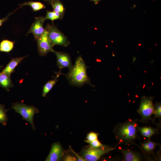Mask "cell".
<instances>
[{
	"instance_id": "6da1fadb",
	"label": "cell",
	"mask_w": 161,
	"mask_h": 161,
	"mask_svg": "<svg viewBox=\"0 0 161 161\" xmlns=\"http://www.w3.org/2000/svg\"><path fill=\"white\" fill-rule=\"evenodd\" d=\"M138 121L137 119L128 120L115 126L113 132L119 144L128 146L135 145L139 147L135 143L136 140L140 139L137 132Z\"/></svg>"
},
{
	"instance_id": "7a4b0ae2",
	"label": "cell",
	"mask_w": 161,
	"mask_h": 161,
	"mask_svg": "<svg viewBox=\"0 0 161 161\" xmlns=\"http://www.w3.org/2000/svg\"><path fill=\"white\" fill-rule=\"evenodd\" d=\"M88 67L82 56L80 55L78 57L75 64L69 69V72L65 75L69 85L80 87L87 84L95 87L87 75L86 70Z\"/></svg>"
},
{
	"instance_id": "3957f363",
	"label": "cell",
	"mask_w": 161,
	"mask_h": 161,
	"mask_svg": "<svg viewBox=\"0 0 161 161\" xmlns=\"http://www.w3.org/2000/svg\"><path fill=\"white\" fill-rule=\"evenodd\" d=\"M11 109L16 112L19 114L22 119L29 122L31 125L33 130L36 129L33 122V117L35 114L39 112L38 109L33 106H28L23 102H16L12 104Z\"/></svg>"
},
{
	"instance_id": "277c9868",
	"label": "cell",
	"mask_w": 161,
	"mask_h": 161,
	"mask_svg": "<svg viewBox=\"0 0 161 161\" xmlns=\"http://www.w3.org/2000/svg\"><path fill=\"white\" fill-rule=\"evenodd\" d=\"M154 97L143 96L141 98L137 112L140 115V122L147 123L151 120H153L151 116L155 112V107L153 100Z\"/></svg>"
},
{
	"instance_id": "5b68a950",
	"label": "cell",
	"mask_w": 161,
	"mask_h": 161,
	"mask_svg": "<svg viewBox=\"0 0 161 161\" xmlns=\"http://www.w3.org/2000/svg\"><path fill=\"white\" fill-rule=\"evenodd\" d=\"M45 27L47 30L49 39L53 46L59 45L67 47L69 45L70 42L67 37L53 24L52 25L48 24Z\"/></svg>"
},
{
	"instance_id": "8992f818",
	"label": "cell",
	"mask_w": 161,
	"mask_h": 161,
	"mask_svg": "<svg viewBox=\"0 0 161 161\" xmlns=\"http://www.w3.org/2000/svg\"><path fill=\"white\" fill-rule=\"evenodd\" d=\"M117 145L113 147L106 146L103 147L93 148L90 147L85 148L83 151V157L86 161H96L103 155L115 149Z\"/></svg>"
},
{
	"instance_id": "52a82bcc",
	"label": "cell",
	"mask_w": 161,
	"mask_h": 161,
	"mask_svg": "<svg viewBox=\"0 0 161 161\" xmlns=\"http://www.w3.org/2000/svg\"><path fill=\"white\" fill-rule=\"evenodd\" d=\"M38 51L41 56L46 55L53 50L52 45L49 37L48 31L45 27L41 36L37 40Z\"/></svg>"
},
{
	"instance_id": "ba28073f",
	"label": "cell",
	"mask_w": 161,
	"mask_h": 161,
	"mask_svg": "<svg viewBox=\"0 0 161 161\" xmlns=\"http://www.w3.org/2000/svg\"><path fill=\"white\" fill-rule=\"evenodd\" d=\"M57 58V66L60 70L64 68L67 67L70 69L73 66L70 55L68 53L54 50L52 51Z\"/></svg>"
},
{
	"instance_id": "9c48e42d",
	"label": "cell",
	"mask_w": 161,
	"mask_h": 161,
	"mask_svg": "<svg viewBox=\"0 0 161 161\" xmlns=\"http://www.w3.org/2000/svg\"><path fill=\"white\" fill-rule=\"evenodd\" d=\"M35 19V21L32 23L27 35L31 33H32L35 39L37 40L44 31L43 23L45 20L44 17L42 16L36 17Z\"/></svg>"
},
{
	"instance_id": "30bf717a",
	"label": "cell",
	"mask_w": 161,
	"mask_h": 161,
	"mask_svg": "<svg viewBox=\"0 0 161 161\" xmlns=\"http://www.w3.org/2000/svg\"><path fill=\"white\" fill-rule=\"evenodd\" d=\"M63 154L62 148L60 143L58 142L55 143L52 145L50 151L45 161H59Z\"/></svg>"
},
{
	"instance_id": "8fae6325",
	"label": "cell",
	"mask_w": 161,
	"mask_h": 161,
	"mask_svg": "<svg viewBox=\"0 0 161 161\" xmlns=\"http://www.w3.org/2000/svg\"><path fill=\"white\" fill-rule=\"evenodd\" d=\"M120 152L126 161H140L143 157L140 153L129 149H122Z\"/></svg>"
},
{
	"instance_id": "7c38bea8",
	"label": "cell",
	"mask_w": 161,
	"mask_h": 161,
	"mask_svg": "<svg viewBox=\"0 0 161 161\" xmlns=\"http://www.w3.org/2000/svg\"><path fill=\"white\" fill-rule=\"evenodd\" d=\"M26 56L17 57L12 58L8 63L2 72L10 76L14 72L15 69L20 63Z\"/></svg>"
},
{
	"instance_id": "4fadbf2b",
	"label": "cell",
	"mask_w": 161,
	"mask_h": 161,
	"mask_svg": "<svg viewBox=\"0 0 161 161\" xmlns=\"http://www.w3.org/2000/svg\"><path fill=\"white\" fill-rule=\"evenodd\" d=\"M160 144L153 141L148 139L146 140L141 143L140 146L139 148H140L145 154H151L153 153L156 147Z\"/></svg>"
},
{
	"instance_id": "5bb4252c",
	"label": "cell",
	"mask_w": 161,
	"mask_h": 161,
	"mask_svg": "<svg viewBox=\"0 0 161 161\" xmlns=\"http://www.w3.org/2000/svg\"><path fill=\"white\" fill-rule=\"evenodd\" d=\"M55 76L53 79L50 80L48 81L44 85L42 92V96L45 97L47 94L51 90L54 86L58 81V78L61 75H64L63 73H62L61 70H60L58 72H55Z\"/></svg>"
},
{
	"instance_id": "9a60e30c",
	"label": "cell",
	"mask_w": 161,
	"mask_h": 161,
	"mask_svg": "<svg viewBox=\"0 0 161 161\" xmlns=\"http://www.w3.org/2000/svg\"><path fill=\"white\" fill-rule=\"evenodd\" d=\"M0 86L7 91L13 86L10 76L2 72L0 73Z\"/></svg>"
},
{
	"instance_id": "2e32d148",
	"label": "cell",
	"mask_w": 161,
	"mask_h": 161,
	"mask_svg": "<svg viewBox=\"0 0 161 161\" xmlns=\"http://www.w3.org/2000/svg\"><path fill=\"white\" fill-rule=\"evenodd\" d=\"M137 129L142 136L146 137L148 139H150L154 134H158L159 131L158 128L148 126L140 127L138 126L137 127Z\"/></svg>"
},
{
	"instance_id": "e0dca14e",
	"label": "cell",
	"mask_w": 161,
	"mask_h": 161,
	"mask_svg": "<svg viewBox=\"0 0 161 161\" xmlns=\"http://www.w3.org/2000/svg\"><path fill=\"white\" fill-rule=\"evenodd\" d=\"M19 7L18 8H21L23 6L27 5L30 6L32 8L33 11L36 12L46 8V6L43 3L38 1H30L24 2L23 3L19 4Z\"/></svg>"
},
{
	"instance_id": "ac0fdd59",
	"label": "cell",
	"mask_w": 161,
	"mask_h": 161,
	"mask_svg": "<svg viewBox=\"0 0 161 161\" xmlns=\"http://www.w3.org/2000/svg\"><path fill=\"white\" fill-rule=\"evenodd\" d=\"M14 46V42L7 39H3L0 42V52H9Z\"/></svg>"
},
{
	"instance_id": "d6986e66",
	"label": "cell",
	"mask_w": 161,
	"mask_h": 161,
	"mask_svg": "<svg viewBox=\"0 0 161 161\" xmlns=\"http://www.w3.org/2000/svg\"><path fill=\"white\" fill-rule=\"evenodd\" d=\"M64 16L57 13L54 10L50 11L47 10L46 14L44 17L45 20L49 19L52 21L53 24L54 21L58 20H61L64 17Z\"/></svg>"
},
{
	"instance_id": "ffe728a7",
	"label": "cell",
	"mask_w": 161,
	"mask_h": 161,
	"mask_svg": "<svg viewBox=\"0 0 161 161\" xmlns=\"http://www.w3.org/2000/svg\"><path fill=\"white\" fill-rule=\"evenodd\" d=\"M50 4L54 11L64 16L65 12V7L60 0H56L52 2Z\"/></svg>"
},
{
	"instance_id": "44dd1931",
	"label": "cell",
	"mask_w": 161,
	"mask_h": 161,
	"mask_svg": "<svg viewBox=\"0 0 161 161\" xmlns=\"http://www.w3.org/2000/svg\"><path fill=\"white\" fill-rule=\"evenodd\" d=\"M9 109H5V106L0 103V123L3 126L7 125L8 118L7 115V112Z\"/></svg>"
},
{
	"instance_id": "7402d4cb",
	"label": "cell",
	"mask_w": 161,
	"mask_h": 161,
	"mask_svg": "<svg viewBox=\"0 0 161 161\" xmlns=\"http://www.w3.org/2000/svg\"><path fill=\"white\" fill-rule=\"evenodd\" d=\"M155 111L154 116L153 120L161 117V104L160 102H157L155 104Z\"/></svg>"
},
{
	"instance_id": "603a6c76",
	"label": "cell",
	"mask_w": 161,
	"mask_h": 161,
	"mask_svg": "<svg viewBox=\"0 0 161 161\" xmlns=\"http://www.w3.org/2000/svg\"><path fill=\"white\" fill-rule=\"evenodd\" d=\"M99 134L93 132L88 133L86 137V141L89 143L91 141L97 139L98 136Z\"/></svg>"
},
{
	"instance_id": "cb8c5ba5",
	"label": "cell",
	"mask_w": 161,
	"mask_h": 161,
	"mask_svg": "<svg viewBox=\"0 0 161 161\" xmlns=\"http://www.w3.org/2000/svg\"><path fill=\"white\" fill-rule=\"evenodd\" d=\"M90 146L93 148H98L105 147L106 146L102 144L97 139L88 143Z\"/></svg>"
},
{
	"instance_id": "d4e9b609",
	"label": "cell",
	"mask_w": 161,
	"mask_h": 161,
	"mask_svg": "<svg viewBox=\"0 0 161 161\" xmlns=\"http://www.w3.org/2000/svg\"><path fill=\"white\" fill-rule=\"evenodd\" d=\"M15 11L16 10L12 13H10L5 17L0 19V27L2 25L3 23L4 22L7 20L10 16L13 14Z\"/></svg>"
},
{
	"instance_id": "484cf974",
	"label": "cell",
	"mask_w": 161,
	"mask_h": 161,
	"mask_svg": "<svg viewBox=\"0 0 161 161\" xmlns=\"http://www.w3.org/2000/svg\"><path fill=\"white\" fill-rule=\"evenodd\" d=\"M77 160V157L70 155L66 156L64 159V160L65 161H75Z\"/></svg>"
},
{
	"instance_id": "4316f807",
	"label": "cell",
	"mask_w": 161,
	"mask_h": 161,
	"mask_svg": "<svg viewBox=\"0 0 161 161\" xmlns=\"http://www.w3.org/2000/svg\"><path fill=\"white\" fill-rule=\"evenodd\" d=\"M71 149V151H72V152L73 154H74L76 156L77 158V160L78 161H86L85 159L83 157L80 156L78 154H77L71 148H70Z\"/></svg>"
},
{
	"instance_id": "83f0119b",
	"label": "cell",
	"mask_w": 161,
	"mask_h": 161,
	"mask_svg": "<svg viewBox=\"0 0 161 161\" xmlns=\"http://www.w3.org/2000/svg\"><path fill=\"white\" fill-rule=\"evenodd\" d=\"M93 1L95 4H98L101 0H91Z\"/></svg>"
},
{
	"instance_id": "f1b7e54d",
	"label": "cell",
	"mask_w": 161,
	"mask_h": 161,
	"mask_svg": "<svg viewBox=\"0 0 161 161\" xmlns=\"http://www.w3.org/2000/svg\"><path fill=\"white\" fill-rule=\"evenodd\" d=\"M45 1L48 2L49 4H51L52 2L56 0H44Z\"/></svg>"
},
{
	"instance_id": "f546056e",
	"label": "cell",
	"mask_w": 161,
	"mask_h": 161,
	"mask_svg": "<svg viewBox=\"0 0 161 161\" xmlns=\"http://www.w3.org/2000/svg\"><path fill=\"white\" fill-rule=\"evenodd\" d=\"M3 66H0V69Z\"/></svg>"
}]
</instances>
